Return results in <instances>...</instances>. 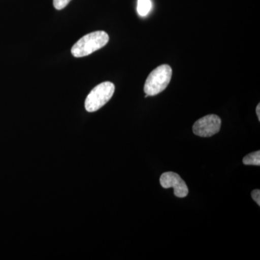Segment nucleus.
Wrapping results in <instances>:
<instances>
[{"instance_id": "8", "label": "nucleus", "mask_w": 260, "mask_h": 260, "mask_svg": "<svg viewBox=\"0 0 260 260\" xmlns=\"http://www.w3.org/2000/svg\"><path fill=\"white\" fill-rule=\"evenodd\" d=\"M71 0H53V4L56 10H62L68 6Z\"/></svg>"}, {"instance_id": "4", "label": "nucleus", "mask_w": 260, "mask_h": 260, "mask_svg": "<svg viewBox=\"0 0 260 260\" xmlns=\"http://www.w3.org/2000/svg\"><path fill=\"white\" fill-rule=\"evenodd\" d=\"M221 126V119L218 116L210 114L201 118L193 125L194 134L202 138H209L217 134Z\"/></svg>"}, {"instance_id": "3", "label": "nucleus", "mask_w": 260, "mask_h": 260, "mask_svg": "<svg viewBox=\"0 0 260 260\" xmlns=\"http://www.w3.org/2000/svg\"><path fill=\"white\" fill-rule=\"evenodd\" d=\"M115 86L111 82L99 84L90 92L85 99V108L87 112H95L104 107L112 99Z\"/></svg>"}, {"instance_id": "9", "label": "nucleus", "mask_w": 260, "mask_h": 260, "mask_svg": "<svg viewBox=\"0 0 260 260\" xmlns=\"http://www.w3.org/2000/svg\"><path fill=\"white\" fill-rule=\"evenodd\" d=\"M251 198L256 202V204L260 206V191L259 189H254L251 192Z\"/></svg>"}, {"instance_id": "7", "label": "nucleus", "mask_w": 260, "mask_h": 260, "mask_svg": "<svg viewBox=\"0 0 260 260\" xmlns=\"http://www.w3.org/2000/svg\"><path fill=\"white\" fill-rule=\"evenodd\" d=\"M243 162L245 165L260 166V151L254 152L246 155L243 159Z\"/></svg>"}, {"instance_id": "5", "label": "nucleus", "mask_w": 260, "mask_h": 260, "mask_svg": "<svg viewBox=\"0 0 260 260\" xmlns=\"http://www.w3.org/2000/svg\"><path fill=\"white\" fill-rule=\"evenodd\" d=\"M160 185L165 189L174 188V194L177 198H185L189 193V189L184 181L177 173L165 172L160 178Z\"/></svg>"}, {"instance_id": "2", "label": "nucleus", "mask_w": 260, "mask_h": 260, "mask_svg": "<svg viewBox=\"0 0 260 260\" xmlns=\"http://www.w3.org/2000/svg\"><path fill=\"white\" fill-rule=\"evenodd\" d=\"M172 69L169 65L162 64L153 70L148 75L144 85L145 94L153 96L167 88L172 80Z\"/></svg>"}, {"instance_id": "6", "label": "nucleus", "mask_w": 260, "mask_h": 260, "mask_svg": "<svg viewBox=\"0 0 260 260\" xmlns=\"http://www.w3.org/2000/svg\"><path fill=\"white\" fill-rule=\"evenodd\" d=\"M151 9V0H138L137 10H138V14H139L140 16H146V15H148V13H150Z\"/></svg>"}, {"instance_id": "10", "label": "nucleus", "mask_w": 260, "mask_h": 260, "mask_svg": "<svg viewBox=\"0 0 260 260\" xmlns=\"http://www.w3.org/2000/svg\"><path fill=\"white\" fill-rule=\"evenodd\" d=\"M256 115H257L258 119L260 121V104H258L256 109Z\"/></svg>"}, {"instance_id": "1", "label": "nucleus", "mask_w": 260, "mask_h": 260, "mask_svg": "<svg viewBox=\"0 0 260 260\" xmlns=\"http://www.w3.org/2000/svg\"><path fill=\"white\" fill-rule=\"evenodd\" d=\"M109 40V35L105 31L98 30L90 32L75 43L72 48V54L78 58L90 55L107 45Z\"/></svg>"}]
</instances>
